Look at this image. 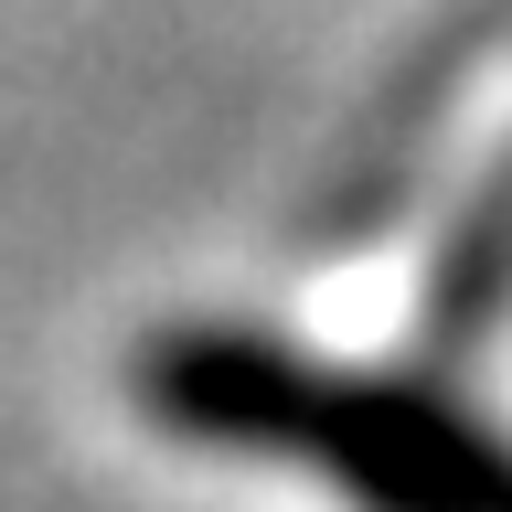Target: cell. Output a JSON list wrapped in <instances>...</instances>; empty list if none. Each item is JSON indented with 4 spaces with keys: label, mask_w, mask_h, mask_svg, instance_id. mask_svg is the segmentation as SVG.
Masks as SVG:
<instances>
[{
    "label": "cell",
    "mask_w": 512,
    "mask_h": 512,
    "mask_svg": "<svg viewBox=\"0 0 512 512\" xmlns=\"http://www.w3.org/2000/svg\"><path fill=\"white\" fill-rule=\"evenodd\" d=\"M150 406L192 438L299 459L363 512H512V438L438 395L320 374L278 342H171L150 352Z\"/></svg>",
    "instance_id": "cell-1"
}]
</instances>
